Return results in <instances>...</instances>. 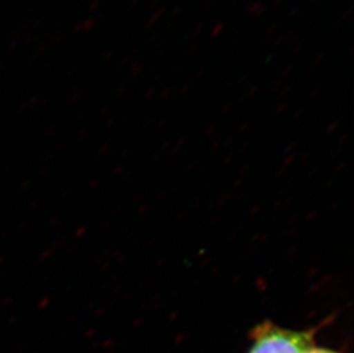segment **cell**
<instances>
[{
    "mask_svg": "<svg viewBox=\"0 0 354 353\" xmlns=\"http://www.w3.org/2000/svg\"><path fill=\"white\" fill-rule=\"evenodd\" d=\"M315 329L297 332L268 321L254 328L248 353H308L315 347Z\"/></svg>",
    "mask_w": 354,
    "mask_h": 353,
    "instance_id": "cell-1",
    "label": "cell"
},
{
    "mask_svg": "<svg viewBox=\"0 0 354 353\" xmlns=\"http://www.w3.org/2000/svg\"><path fill=\"white\" fill-rule=\"evenodd\" d=\"M308 353H337L334 352V351L327 350V349H317V347H313L311 350L308 351Z\"/></svg>",
    "mask_w": 354,
    "mask_h": 353,
    "instance_id": "cell-2",
    "label": "cell"
}]
</instances>
